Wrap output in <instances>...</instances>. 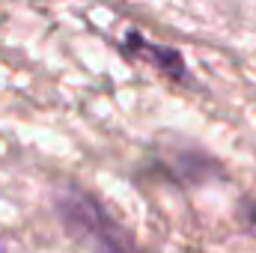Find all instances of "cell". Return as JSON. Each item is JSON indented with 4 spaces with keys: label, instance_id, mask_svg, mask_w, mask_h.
Returning <instances> with one entry per match:
<instances>
[{
    "label": "cell",
    "instance_id": "obj_2",
    "mask_svg": "<svg viewBox=\"0 0 256 253\" xmlns=\"http://www.w3.org/2000/svg\"><path fill=\"white\" fill-rule=\"evenodd\" d=\"M122 45H126V51L131 57L155 66L158 72H164V74H170V78H182V74H185V63H182V57H179L176 51L161 48V45H152V42H146V39H143L140 33H134V30L126 33Z\"/></svg>",
    "mask_w": 256,
    "mask_h": 253
},
{
    "label": "cell",
    "instance_id": "obj_3",
    "mask_svg": "<svg viewBox=\"0 0 256 253\" xmlns=\"http://www.w3.org/2000/svg\"><path fill=\"white\" fill-rule=\"evenodd\" d=\"M248 220H250V226L256 230V206H250V208H248Z\"/></svg>",
    "mask_w": 256,
    "mask_h": 253
},
{
    "label": "cell",
    "instance_id": "obj_1",
    "mask_svg": "<svg viewBox=\"0 0 256 253\" xmlns=\"http://www.w3.org/2000/svg\"><path fill=\"white\" fill-rule=\"evenodd\" d=\"M60 214L68 224L72 232L96 242L104 253H143L134 236L128 232L122 224H116L90 194L72 190L60 196Z\"/></svg>",
    "mask_w": 256,
    "mask_h": 253
}]
</instances>
